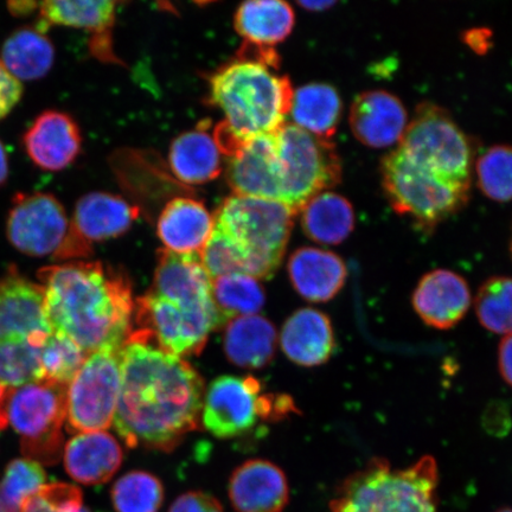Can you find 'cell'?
Returning <instances> with one entry per match:
<instances>
[{
    "label": "cell",
    "mask_w": 512,
    "mask_h": 512,
    "mask_svg": "<svg viewBox=\"0 0 512 512\" xmlns=\"http://www.w3.org/2000/svg\"><path fill=\"white\" fill-rule=\"evenodd\" d=\"M303 232L320 245H339L355 228V210L347 198L324 191L302 209Z\"/></svg>",
    "instance_id": "31"
},
{
    "label": "cell",
    "mask_w": 512,
    "mask_h": 512,
    "mask_svg": "<svg viewBox=\"0 0 512 512\" xmlns=\"http://www.w3.org/2000/svg\"><path fill=\"white\" fill-rule=\"evenodd\" d=\"M88 354L72 339L53 332L41 347L43 381L68 386L87 360Z\"/></svg>",
    "instance_id": "37"
},
{
    "label": "cell",
    "mask_w": 512,
    "mask_h": 512,
    "mask_svg": "<svg viewBox=\"0 0 512 512\" xmlns=\"http://www.w3.org/2000/svg\"><path fill=\"white\" fill-rule=\"evenodd\" d=\"M381 176L390 206L431 232L466 206L470 190L459 189L421 170L396 149L382 159Z\"/></svg>",
    "instance_id": "8"
},
{
    "label": "cell",
    "mask_w": 512,
    "mask_h": 512,
    "mask_svg": "<svg viewBox=\"0 0 512 512\" xmlns=\"http://www.w3.org/2000/svg\"><path fill=\"white\" fill-rule=\"evenodd\" d=\"M478 187L492 201H512V146L496 145L476 164Z\"/></svg>",
    "instance_id": "39"
},
{
    "label": "cell",
    "mask_w": 512,
    "mask_h": 512,
    "mask_svg": "<svg viewBox=\"0 0 512 512\" xmlns=\"http://www.w3.org/2000/svg\"><path fill=\"white\" fill-rule=\"evenodd\" d=\"M41 348L25 341L0 342V384L15 389L43 381Z\"/></svg>",
    "instance_id": "36"
},
{
    "label": "cell",
    "mask_w": 512,
    "mask_h": 512,
    "mask_svg": "<svg viewBox=\"0 0 512 512\" xmlns=\"http://www.w3.org/2000/svg\"><path fill=\"white\" fill-rule=\"evenodd\" d=\"M398 149L428 174L453 187L471 189V143L444 108L430 102L416 107Z\"/></svg>",
    "instance_id": "6"
},
{
    "label": "cell",
    "mask_w": 512,
    "mask_h": 512,
    "mask_svg": "<svg viewBox=\"0 0 512 512\" xmlns=\"http://www.w3.org/2000/svg\"><path fill=\"white\" fill-rule=\"evenodd\" d=\"M9 11L16 17L31 15L32 12L40 9V3L35 2H11L8 4Z\"/></svg>",
    "instance_id": "43"
},
{
    "label": "cell",
    "mask_w": 512,
    "mask_h": 512,
    "mask_svg": "<svg viewBox=\"0 0 512 512\" xmlns=\"http://www.w3.org/2000/svg\"><path fill=\"white\" fill-rule=\"evenodd\" d=\"M204 382L190 363L136 331L121 349V384L114 427L128 447L171 452L202 416Z\"/></svg>",
    "instance_id": "1"
},
{
    "label": "cell",
    "mask_w": 512,
    "mask_h": 512,
    "mask_svg": "<svg viewBox=\"0 0 512 512\" xmlns=\"http://www.w3.org/2000/svg\"><path fill=\"white\" fill-rule=\"evenodd\" d=\"M164 495L162 482L146 471L126 473L111 491L115 512H159Z\"/></svg>",
    "instance_id": "34"
},
{
    "label": "cell",
    "mask_w": 512,
    "mask_h": 512,
    "mask_svg": "<svg viewBox=\"0 0 512 512\" xmlns=\"http://www.w3.org/2000/svg\"><path fill=\"white\" fill-rule=\"evenodd\" d=\"M228 495L236 512H283L290 502V486L279 466L252 459L232 473Z\"/></svg>",
    "instance_id": "20"
},
{
    "label": "cell",
    "mask_w": 512,
    "mask_h": 512,
    "mask_svg": "<svg viewBox=\"0 0 512 512\" xmlns=\"http://www.w3.org/2000/svg\"><path fill=\"white\" fill-rule=\"evenodd\" d=\"M437 460L425 456L406 469L373 458L339 485L331 512H438Z\"/></svg>",
    "instance_id": "4"
},
{
    "label": "cell",
    "mask_w": 512,
    "mask_h": 512,
    "mask_svg": "<svg viewBox=\"0 0 512 512\" xmlns=\"http://www.w3.org/2000/svg\"><path fill=\"white\" fill-rule=\"evenodd\" d=\"M214 229L211 215L200 201L176 197L159 215L157 234L165 249L178 254L201 255Z\"/></svg>",
    "instance_id": "26"
},
{
    "label": "cell",
    "mask_w": 512,
    "mask_h": 512,
    "mask_svg": "<svg viewBox=\"0 0 512 512\" xmlns=\"http://www.w3.org/2000/svg\"><path fill=\"white\" fill-rule=\"evenodd\" d=\"M278 334L270 320L259 315L239 317L224 332V352L240 368L261 369L271 363Z\"/></svg>",
    "instance_id": "29"
},
{
    "label": "cell",
    "mask_w": 512,
    "mask_h": 512,
    "mask_svg": "<svg viewBox=\"0 0 512 512\" xmlns=\"http://www.w3.org/2000/svg\"><path fill=\"white\" fill-rule=\"evenodd\" d=\"M274 70L236 59L211 75V104L220 108L223 123L243 142L278 132L286 124L294 91L290 79Z\"/></svg>",
    "instance_id": "3"
},
{
    "label": "cell",
    "mask_w": 512,
    "mask_h": 512,
    "mask_svg": "<svg viewBox=\"0 0 512 512\" xmlns=\"http://www.w3.org/2000/svg\"><path fill=\"white\" fill-rule=\"evenodd\" d=\"M280 345L288 360L298 366H322L330 360L336 348L330 318L311 307L294 312L281 329Z\"/></svg>",
    "instance_id": "25"
},
{
    "label": "cell",
    "mask_w": 512,
    "mask_h": 512,
    "mask_svg": "<svg viewBox=\"0 0 512 512\" xmlns=\"http://www.w3.org/2000/svg\"><path fill=\"white\" fill-rule=\"evenodd\" d=\"M81 507L82 492L78 486L53 483L25 499L19 512H75Z\"/></svg>",
    "instance_id": "40"
},
{
    "label": "cell",
    "mask_w": 512,
    "mask_h": 512,
    "mask_svg": "<svg viewBox=\"0 0 512 512\" xmlns=\"http://www.w3.org/2000/svg\"><path fill=\"white\" fill-rule=\"evenodd\" d=\"M134 323L139 335L178 357L200 354L210 332L221 328L217 313L189 309L151 292L134 303Z\"/></svg>",
    "instance_id": "12"
},
{
    "label": "cell",
    "mask_w": 512,
    "mask_h": 512,
    "mask_svg": "<svg viewBox=\"0 0 512 512\" xmlns=\"http://www.w3.org/2000/svg\"><path fill=\"white\" fill-rule=\"evenodd\" d=\"M0 512H9L8 510H6V508L4 507V504L2 503V501H0Z\"/></svg>",
    "instance_id": "47"
},
{
    "label": "cell",
    "mask_w": 512,
    "mask_h": 512,
    "mask_svg": "<svg viewBox=\"0 0 512 512\" xmlns=\"http://www.w3.org/2000/svg\"><path fill=\"white\" fill-rule=\"evenodd\" d=\"M349 123L358 142L384 149L400 143L408 117L398 96L386 91H367L352 102Z\"/></svg>",
    "instance_id": "21"
},
{
    "label": "cell",
    "mask_w": 512,
    "mask_h": 512,
    "mask_svg": "<svg viewBox=\"0 0 512 512\" xmlns=\"http://www.w3.org/2000/svg\"><path fill=\"white\" fill-rule=\"evenodd\" d=\"M18 81L44 78L54 66L55 47L47 34L34 27L19 28L5 41L0 57Z\"/></svg>",
    "instance_id": "32"
},
{
    "label": "cell",
    "mask_w": 512,
    "mask_h": 512,
    "mask_svg": "<svg viewBox=\"0 0 512 512\" xmlns=\"http://www.w3.org/2000/svg\"><path fill=\"white\" fill-rule=\"evenodd\" d=\"M53 332L92 352L124 347L132 331V285L124 271L100 261H69L37 272Z\"/></svg>",
    "instance_id": "2"
},
{
    "label": "cell",
    "mask_w": 512,
    "mask_h": 512,
    "mask_svg": "<svg viewBox=\"0 0 512 512\" xmlns=\"http://www.w3.org/2000/svg\"><path fill=\"white\" fill-rule=\"evenodd\" d=\"M335 2H299L298 5L309 11H325L334 6Z\"/></svg>",
    "instance_id": "46"
},
{
    "label": "cell",
    "mask_w": 512,
    "mask_h": 512,
    "mask_svg": "<svg viewBox=\"0 0 512 512\" xmlns=\"http://www.w3.org/2000/svg\"><path fill=\"white\" fill-rule=\"evenodd\" d=\"M296 411L290 396L262 393L253 376H221L204 395V427L219 439H234L251 432L261 421H275Z\"/></svg>",
    "instance_id": "10"
},
{
    "label": "cell",
    "mask_w": 512,
    "mask_h": 512,
    "mask_svg": "<svg viewBox=\"0 0 512 512\" xmlns=\"http://www.w3.org/2000/svg\"><path fill=\"white\" fill-rule=\"evenodd\" d=\"M476 313L483 328L495 334H512V278L492 277L479 287Z\"/></svg>",
    "instance_id": "35"
},
{
    "label": "cell",
    "mask_w": 512,
    "mask_h": 512,
    "mask_svg": "<svg viewBox=\"0 0 512 512\" xmlns=\"http://www.w3.org/2000/svg\"><path fill=\"white\" fill-rule=\"evenodd\" d=\"M9 177V157L6 153L4 144L0 140V187L8 182Z\"/></svg>",
    "instance_id": "44"
},
{
    "label": "cell",
    "mask_w": 512,
    "mask_h": 512,
    "mask_svg": "<svg viewBox=\"0 0 512 512\" xmlns=\"http://www.w3.org/2000/svg\"><path fill=\"white\" fill-rule=\"evenodd\" d=\"M497 512H512V509H502V510H499Z\"/></svg>",
    "instance_id": "48"
},
{
    "label": "cell",
    "mask_w": 512,
    "mask_h": 512,
    "mask_svg": "<svg viewBox=\"0 0 512 512\" xmlns=\"http://www.w3.org/2000/svg\"><path fill=\"white\" fill-rule=\"evenodd\" d=\"M296 215L280 202L233 195L216 210L214 227L232 243L242 273L266 280L283 262Z\"/></svg>",
    "instance_id": "5"
},
{
    "label": "cell",
    "mask_w": 512,
    "mask_h": 512,
    "mask_svg": "<svg viewBox=\"0 0 512 512\" xmlns=\"http://www.w3.org/2000/svg\"><path fill=\"white\" fill-rule=\"evenodd\" d=\"M121 349L92 352L68 384V432H104L113 425L120 394Z\"/></svg>",
    "instance_id": "11"
},
{
    "label": "cell",
    "mask_w": 512,
    "mask_h": 512,
    "mask_svg": "<svg viewBox=\"0 0 512 512\" xmlns=\"http://www.w3.org/2000/svg\"><path fill=\"white\" fill-rule=\"evenodd\" d=\"M70 221L62 203L49 192H18L12 198L6 236L17 251L32 258L61 261Z\"/></svg>",
    "instance_id": "13"
},
{
    "label": "cell",
    "mask_w": 512,
    "mask_h": 512,
    "mask_svg": "<svg viewBox=\"0 0 512 512\" xmlns=\"http://www.w3.org/2000/svg\"><path fill=\"white\" fill-rule=\"evenodd\" d=\"M287 271L294 290L311 303L330 302L348 277L341 256L315 247L297 249L288 260Z\"/></svg>",
    "instance_id": "24"
},
{
    "label": "cell",
    "mask_w": 512,
    "mask_h": 512,
    "mask_svg": "<svg viewBox=\"0 0 512 512\" xmlns=\"http://www.w3.org/2000/svg\"><path fill=\"white\" fill-rule=\"evenodd\" d=\"M498 367L503 380L512 387V334L505 336L499 344Z\"/></svg>",
    "instance_id": "42"
},
{
    "label": "cell",
    "mask_w": 512,
    "mask_h": 512,
    "mask_svg": "<svg viewBox=\"0 0 512 512\" xmlns=\"http://www.w3.org/2000/svg\"><path fill=\"white\" fill-rule=\"evenodd\" d=\"M50 334L43 287L10 266L0 278V342L25 341L41 348Z\"/></svg>",
    "instance_id": "14"
},
{
    "label": "cell",
    "mask_w": 512,
    "mask_h": 512,
    "mask_svg": "<svg viewBox=\"0 0 512 512\" xmlns=\"http://www.w3.org/2000/svg\"><path fill=\"white\" fill-rule=\"evenodd\" d=\"M281 176V203L294 214L342 179V162L332 140L322 139L294 124L275 133Z\"/></svg>",
    "instance_id": "7"
},
{
    "label": "cell",
    "mask_w": 512,
    "mask_h": 512,
    "mask_svg": "<svg viewBox=\"0 0 512 512\" xmlns=\"http://www.w3.org/2000/svg\"><path fill=\"white\" fill-rule=\"evenodd\" d=\"M412 304L426 325L441 331L450 330L462 322L470 309V287L462 275L434 270L420 279Z\"/></svg>",
    "instance_id": "19"
},
{
    "label": "cell",
    "mask_w": 512,
    "mask_h": 512,
    "mask_svg": "<svg viewBox=\"0 0 512 512\" xmlns=\"http://www.w3.org/2000/svg\"><path fill=\"white\" fill-rule=\"evenodd\" d=\"M139 209L123 197L108 192H89L76 203L70 233L93 246V242L117 239L138 219Z\"/></svg>",
    "instance_id": "22"
},
{
    "label": "cell",
    "mask_w": 512,
    "mask_h": 512,
    "mask_svg": "<svg viewBox=\"0 0 512 512\" xmlns=\"http://www.w3.org/2000/svg\"><path fill=\"white\" fill-rule=\"evenodd\" d=\"M67 389L68 386L48 381L9 389L6 415L21 437L23 456L32 462L54 466L63 457Z\"/></svg>",
    "instance_id": "9"
},
{
    "label": "cell",
    "mask_w": 512,
    "mask_h": 512,
    "mask_svg": "<svg viewBox=\"0 0 512 512\" xmlns=\"http://www.w3.org/2000/svg\"><path fill=\"white\" fill-rule=\"evenodd\" d=\"M275 133L248 140L234 156L227 158L226 177L234 195L281 201Z\"/></svg>",
    "instance_id": "17"
},
{
    "label": "cell",
    "mask_w": 512,
    "mask_h": 512,
    "mask_svg": "<svg viewBox=\"0 0 512 512\" xmlns=\"http://www.w3.org/2000/svg\"><path fill=\"white\" fill-rule=\"evenodd\" d=\"M9 389L0 384V431L8 426V415H6V399H8Z\"/></svg>",
    "instance_id": "45"
},
{
    "label": "cell",
    "mask_w": 512,
    "mask_h": 512,
    "mask_svg": "<svg viewBox=\"0 0 512 512\" xmlns=\"http://www.w3.org/2000/svg\"><path fill=\"white\" fill-rule=\"evenodd\" d=\"M123 459L118 440L105 431L76 434L63 448L64 469L69 477L87 486L110 482Z\"/></svg>",
    "instance_id": "23"
},
{
    "label": "cell",
    "mask_w": 512,
    "mask_h": 512,
    "mask_svg": "<svg viewBox=\"0 0 512 512\" xmlns=\"http://www.w3.org/2000/svg\"><path fill=\"white\" fill-rule=\"evenodd\" d=\"M223 155L208 124L185 132L171 145L169 163L172 174L184 184L214 181L223 171Z\"/></svg>",
    "instance_id": "27"
},
{
    "label": "cell",
    "mask_w": 512,
    "mask_h": 512,
    "mask_svg": "<svg viewBox=\"0 0 512 512\" xmlns=\"http://www.w3.org/2000/svg\"><path fill=\"white\" fill-rule=\"evenodd\" d=\"M23 146L37 168L59 172L72 165L80 155V127L69 114L49 110L38 115L24 133Z\"/></svg>",
    "instance_id": "18"
},
{
    "label": "cell",
    "mask_w": 512,
    "mask_h": 512,
    "mask_svg": "<svg viewBox=\"0 0 512 512\" xmlns=\"http://www.w3.org/2000/svg\"><path fill=\"white\" fill-rule=\"evenodd\" d=\"M511 254H512V240H511Z\"/></svg>",
    "instance_id": "49"
},
{
    "label": "cell",
    "mask_w": 512,
    "mask_h": 512,
    "mask_svg": "<svg viewBox=\"0 0 512 512\" xmlns=\"http://www.w3.org/2000/svg\"><path fill=\"white\" fill-rule=\"evenodd\" d=\"M117 2L112 0H48L40 3V19L36 24L44 34L53 25L82 29L91 35L89 50L104 63L123 64L114 54L112 32L117 15Z\"/></svg>",
    "instance_id": "15"
},
{
    "label": "cell",
    "mask_w": 512,
    "mask_h": 512,
    "mask_svg": "<svg viewBox=\"0 0 512 512\" xmlns=\"http://www.w3.org/2000/svg\"><path fill=\"white\" fill-rule=\"evenodd\" d=\"M213 299L221 326L235 318L254 316L265 305V291L258 279L232 273L213 279Z\"/></svg>",
    "instance_id": "33"
},
{
    "label": "cell",
    "mask_w": 512,
    "mask_h": 512,
    "mask_svg": "<svg viewBox=\"0 0 512 512\" xmlns=\"http://www.w3.org/2000/svg\"><path fill=\"white\" fill-rule=\"evenodd\" d=\"M169 512H224L221 502L203 491H190L177 497Z\"/></svg>",
    "instance_id": "41"
},
{
    "label": "cell",
    "mask_w": 512,
    "mask_h": 512,
    "mask_svg": "<svg viewBox=\"0 0 512 512\" xmlns=\"http://www.w3.org/2000/svg\"><path fill=\"white\" fill-rule=\"evenodd\" d=\"M149 292L189 309L217 313L213 279L198 254H178L160 249Z\"/></svg>",
    "instance_id": "16"
},
{
    "label": "cell",
    "mask_w": 512,
    "mask_h": 512,
    "mask_svg": "<svg viewBox=\"0 0 512 512\" xmlns=\"http://www.w3.org/2000/svg\"><path fill=\"white\" fill-rule=\"evenodd\" d=\"M296 15L290 4L280 0H255L240 5L235 14L236 32L243 44L262 49H275L290 36Z\"/></svg>",
    "instance_id": "28"
},
{
    "label": "cell",
    "mask_w": 512,
    "mask_h": 512,
    "mask_svg": "<svg viewBox=\"0 0 512 512\" xmlns=\"http://www.w3.org/2000/svg\"><path fill=\"white\" fill-rule=\"evenodd\" d=\"M47 485V473L30 459H15L6 466L0 480V501L9 512H19L25 499Z\"/></svg>",
    "instance_id": "38"
},
{
    "label": "cell",
    "mask_w": 512,
    "mask_h": 512,
    "mask_svg": "<svg viewBox=\"0 0 512 512\" xmlns=\"http://www.w3.org/2000/svg\"><path fill=\"white\" fill-rule=\"evenodd\" d=\"M343 104L335 87L310 83L293 93L290 114L294 125L313 136L331 140L341 123Z\"/></svg>",
    "instance_id": "30"
}]
</instances>
